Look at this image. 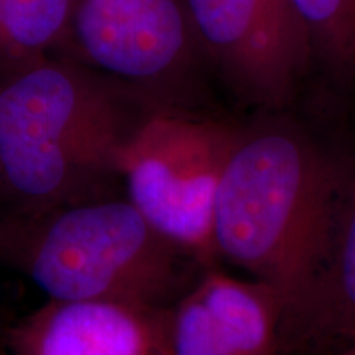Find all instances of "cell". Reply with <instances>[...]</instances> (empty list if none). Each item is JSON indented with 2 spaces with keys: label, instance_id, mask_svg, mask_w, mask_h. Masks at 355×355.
<instances>
[{
  "label": "cell",
  "instance_id": "cell-1",
  "mask_svg": "<svg viewBox=\"0 0 355 355\" xmlns=\"http://www.w3.org/2000/svg\"><path fill=\"white\" fill-rule=\"evenodd\" d=\"M285 110L235 123L212 239L217 257L277 293L290 339L329 250L345 181L336 159Z\"/></svg>",
  "mask_w": 355,
  "mask_h": 355
},
{
  "label": "cell",
  "instance_id": "cell-2",
  "mask_svg": "<svg viewBox=\"0 0 355 355\" xmlns=\"http://www.w3.org/2000/svg\"><path fill=\"white\" fill-rule=\"evenodd\" d=\"M157 109L56 53L0 69V189L12 211L110 196L122 145Z\"/></svg>",
  "mask_w": 355,
  "mask_h": 355
},
{
  "label": "cell",
  "instance_id": "cell-3",
  "mask_svg": "<svg viewBox=\"0 0 355 355\" xmlns=\"http://www.w3.org/2000/svg\"><path fill=\"white\" fill-rule=\"evenodd\" d=\"M189 259L127 198H94L0 217V265L51 301L170 306Z\"/></svg>",
  "mask_w": 355,
  "mask_h": 355
},
{
  "label": "cell",
  "instance_id": "cell-4",
  "mask_svg": "<svg viewBox=\"0 0 355 355\" xmlns=\"http://www.w3.org/2000/svg\"><path fill=\"white\" fill-rule=\"evenodd\" d=\"M235 123L180 109H157L117 157L127 199L189 259L212 266V216Z\"/></svg>",
  "mask_w": 355,
  "mask_h": 355
},
{
  "label": "cell",
  "instance_id": "cell-5",
  "mask_svg": "<svg viewBox=\"0 0 355 355\" xmlns=\"http://www.w3.org/2000/svg\"><path fill=\"white\" fill-rule=\"evenodd\" d=\"M58 55L163 109L189 110L206 73L183 0H79Z\"/></svg>",
  "mask_w": 355,
  "mask_h": 355
},
{
  "label": "cell",
  "instance_id": "cell-6",
  "mask_svg": "<svg viewBox=\"0 0 355 355\" xmlns=\"http://www.w3.org/2000/svg\"><path fill=\"white\" fill-rule=\"evenodd\" d=\"M206 73L260 112L285 110L313 69L291 0H183Z\"/></svg>",
  "mask_w": 355,
  "mask_h": 355
},
{
  "label": "cell",
  "instance_id": "cell-7",
  "mask_svg": "<svg viewBox=\"0 0 355 355\" xmlns=\"http://www.w3.org/2000/svg\"><path fill=\"white\" fill-rule=\"evenodd\" d=\"M173 355H278L286 311L272 288L209 268L168 306Z\"/></svg>",
  "mask_w": 355,
  "mask_h": 355
},
{
  "label": "cell",
  "instance_id": "cell-8",
  "mask_svg": "<svg viewBox=\"0 0 355 355\" xmlns=\"http://www.w3.org/2000/svg\"><path fill=\"white\" fill-rule=\"evenodd\" d=\"M8 355H173L168 306L51 301L6 334Z\"/></svg>",
  "mask_w": 355,
  "mask_h": 355
},
{
  "label": "cell",
  "instance_id": "cell-9",
  "mask_svg": "<svg viewBox=\"0 0 355 355\" xmlns=\"http://www.w3.org/2000/svg\"><path fill=\"white\" fill-rule=\"evenodd\" d=\"M314 331L355 355V178L345 181L321 273L293 332Z\"/></svg>",
  "mask_w": 355,
  "mask_h": 355
},
{
  "label": "cell",
  "instance_id": "cell-10",
  "mask_svg": "<svg viewBox=\"0 0 355 355\" xmlns=\"http://www.w3.org/2000/svg\"><path fill=\"white\" fill-rule=\"evenodd\" d=\"M79 0H0V69L58 55Z\"/></svg>",
  "mask_w": 355,
  "mask_h": 355
},
{
  "label": "cell",
  "instance_id": "cell-11",
  "mask_svg": "<svg viewBox=\"0 0 355 355\" xmlns=\"http://www.w3.org/2000/svg\"><path fill=\"white\" fill-rule=\"evenodd\" d=\"M313 68L340 87L355 86V0H291Z\"/></svg>",
  "mask_w": 355,
  "mask_h": 355
}]
</instances>
